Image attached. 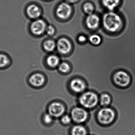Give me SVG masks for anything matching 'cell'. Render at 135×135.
Listing matches in <instances>:
<instances>
[{
    "label": "cell",
    "instance_id": "1",
    "mask_svg": "<svg viewBox=\"0 0 135 135\" xmlns=\"http://www.w3.org/2000/svg\"><path fill=\"white\" fill-rule=\"evenodd\" d=\"M104 27L109 31L115 32L119 30L122 25L121 17L112 11L106 13L103 16Z\"/></svg>",
    "mask_w": 135,
    "mask_h": 135
},
{
    "label": "cell",
    "instance_id": "2",
    "mask_svg": "<svg viewBox=\"0 0 135 135\" xmlns=\"http://www.w3.org/2000/svg\"><path fill=\"white\" fill-rule=\"evenodd\" d=\"M79 101L81 104L84 108H91L97 104L98 98L97 95L94 93L87 92L81 96Z\"/></svg>",
    "mask_w": 135,
    "mask_h": 135
},
{
    "label": "cell",
    "instance_id": "3",
    "mask_svg": "<svg viewBox=\"0 0 135 135\" xmlns=\"http://www.w3.org/2000/svg\"><path fill=\"white\" fill-rule=\"evenodd\" d=\"M73 123L76 124H81L84 123L88 118V113L82 108L75 107L71 111L70 114Z\"/></svg>",
    "mask_w": 135,
    "mask_h": 135
},
{
    "label": "cell",
    "instance_id": "4",
    "mask_svg": "<svg viewBox=\"0 0 135 135\" xmlns=\"http://www.w3.org/2000/svg\"><path fill=\"white\" fill-rule=\"evenodd\" d=\"M47 112L55 119H59L66 113V108L62 103L54 102L48 108Z\"/></svg>",
    "mask_w": 135,
    "mask_h": 135
},
{
    "label": "cell",
    "instance_id": "5",
    "mask_svg": "<svg viewBox=\"0 0 135 135\" xmlns=\"http://www.w3.org/2000/svg\"><path fill=\"white\" fill-rule=\"evenodd\" d=\"M115 116V113L111 109L105 108L100 110L98 112L97 117L101 123L108 124L113 121Z\"/></svg>",
    "mask_w": 135,
    "mask_h": 135
},
{
    "label": "cell",
    "instance_id": "6",
    "mask_svg": "<svg viewBox=\"0 0 135 135\" xmlns=\"http://www.w3.org/2000/svg\"><path fill=\"white\" fill-rule=\"evenodd\" d=\"M72 9L71 6L67 2L61 3L57 7L56 14L57 16L62 20L69 18L72 13Z\"/></svg>",
    "mask_w": 135,
    "mask_h": 135
},
{
    "label": "cell",
    "instance_id": "7",
    "mask_svg": "<svg viewBox=\"0 0 135 135\" xmlns=\"http://www.w3.org/2000/svg\"><path fill=\"white\" fill-rule=\"evenodd\" d=\"M114 81L117 84L121 86H125L129 84L130 81V77L126 72L120 71L115 74Z\"/></svg>",
    "mask_w": 135,
    "mask_h": 135
},
{
    "label": "cell",
    "instance_id": "8",
    "mask_svg": "<svg viewBox=\"0 0 135 135\" xmlns=\"http://www.w3.org/2000/svg\"><path fill=\"white\" fill-rule=\"evenodd\" d=\"M46 28V25L42 20H37L32 23L31 28L34 35H39L43 34Z\"/></svg>",
    "mask_w": 135,
    "mask_h": 135
},
{
    "label": "cell",
    "instance_id": "9",
    "mask_svg": "<svg viewBox=\"0 0 135 135\" xmlns=\"http://www.w3.org/2000/svg\"><path fill=\"white\" fill-rule=\"evenodd\" d=\"M57 48L60 53L66 54L70 51L71 48V44L67 39L63 38L58 41Z\"/></svg>",
    "mask_w": 135,
    "mask_h": 135
},
{
    "label": "cell",
    "instance_id": "10",
    "mask_svg": "<svg viewBox=\"0 0 135 135\" xmlns=\"http://www.w3.org/2000/svg\"><path fill=\"white\" fill-rule=\"evenodd\" d=\"M86 25L89 28L95 29L97 28L100 23V19L99 17L96 14H90L86 20Z\"/></svg>",
    "mask_w": 135,
    "mask_h": 135
},
{
    "label": "cell",
    "instance_id": "11",
    "mask_svg": "<svg viewBox=\"0 0 135 135\" xmlns=\"http://www.w3.org/2000/svg\"><path fill=\"white\" fill-rule=\"evenodd\" d=\"M27 14L32 19H36L40 16L41 10L40 8L35 4H31L27 8Z\"/></svg>",
    "mask_w": 135,
    "mask_h": 135
},
{
    "label": "cell",
    "instance_id": "12",
    "mask_svg": "<svg viewBox=\"0 0 135 135\" xmlns=\"http://www.w3.org/2000/svg\"><path fill=\"white\" fill-rule=\"evenodd\" d=\"M71 87L74 92L80 93L85 90V85L84 82L81 79H75L71 81Z\"/></svg>",
    "mask_w": 135,
    "mask_h": 135
},
{
    "label": "cell",
    "instance_id": "13",
    "mask_svg": "<svg viewBox=\"0 0 135 135\" xmlns=\"http://www.w3.org/2000/svg\"><path fill=\"white\" fill-rule=\"evenodd\" d=\"M69 135H86L85 128L80 124H75L72 126L69 131Z\"/></svg>",
    "mask_w": 135,
    "mask_h": 135
},
{
    "label": "cell",
    "instance_id": "14",
    "mask_svg": "<svg viewBox=\"0 0 135 135\" xmlns=\"http://www.w3.org/2000/svg\"><path fill=\"white\" fill-rule=\"evenodd\" d=\"M29 81L32 85L39 86L43 84L44 79L43 76L40 74H36L31 76Z\"/></svg>",
    "mask_w": 135,
    "mask_h": 135
},
{
    "label": "cell",
    "instance_id": "15",
    "mask_svg": "<svg viewBox=\"0 0 135 135\" xmlns=\"http://www.w3.org/2000/svg\"><path fill=\"white\" fill-rule=\"evenodd\" d=\"M103 5L107 9L113 11L119 5L120 0H102Z\"/></svg>",
    "mask_w": 135,
    "mask_h": 135
},
{
    "label": "cell",
    "instance_id": "16",
    "mask_svg": "<svg viewBox=\"0 0 135 135\" xmlns=\"http://www.w3.org/2000/svg\"><path fill=\"white\" fill-rule=\"evenodd\" d=\"M41 120L44 125L50 126L53 124L55 119L47 112L42 115Z\"/></svg>",
    "mask_w": 135,
    "mask_h": 135
},
{
    "label": "cell",
    "instance_id": "17",
    "mask_svg": "<svg viewBox=\"0 0 135 135\" xmlns=\"http://www.w3.org/2000/svg\"><path fill=\"white\" fill-rule=\"evenodd\" d=\"M59 119V122L63 126H69L71 124L73 123L72 119L70 114H65L62 116Z\"/></svg>",
    "mask_w": 135,
    "mask_h": 135
},
{
    "label": "cell",
    "instance_id": "18",
    "mask_svg": "<svg viewBox=\"0 0 135 135\" xmlns=\"http://www.w3.org/2000/svg\"><path fill=\"white\" fill-rule=\"evenodd\" d=\"M47 62L49 66L52 67H55L58 65L59 59L57 56L51 55L47 59Z\"/></svg>",
    "mask_w": 135,
    "mask_h": 135
},
{
    "label": "cell",
    "instance_id": "19",
    "mask_svg": "<svg viewBox=\"0 0 135 135\" xmlns=\"http://www.w3.org/2000/svg\"><path fill=\"white\" fill-rule=\"evenodd\" d=\"M83 9L85 13L90 15L93 13L94 10V6L90 2H86L83 5Z\"/></svg>",
    "mask_w": 135,
    "mask_h": 135
},
{
    "label": "cell",
    "instance_id": "20",
    "mask_svg": "<svg viewBox=\"0 0 135 135\" xmlns=\"http://www.w3.org/2000/svg\"><path fill=\"white\" fill-rule=\"evenodd\" d=\"M44 49L47 51H52L55 48V43L52 40H48L44 43Z\"/></svg>",
    "mask_w": 135,
    "mask_h": 135
},
{
    "label": "cell",
    "instance_id": "21",
    "mask_svg": "<svg viewBox=\"0 0 135 135\" xmlns=\"http://www.w3.org/2000/svg\"><path fill=\"white\" fill-rule=\"evenodd\" d=\"M111 102V98L108 94H104L101 97L100 102L101 105H108Z\"/></svg>",
    "mask_w": 135,
    "mask_h": 135
},
{
    "label": "cell",
    "instance_id": "22",
    "mask_svg": "<svg viewBox=\"0 0 135 135\" xmlns=\"http://www.w3.org/2000/svg\"><path fill=\"white\" fill-rule=\"evenodd\" d=\"M9 63V59L7 56L3 54H0V68L5 67Z\"/></svg>",
    "mask_w": 135,
    "mask_h": 135
},
{
    "label": "cell",
    "instance_id": "23",
    "mask_svg": "<svg viewBox=\"0 0 135 135\" xmlns=\"http://www.w3.org/2000/svg\"><path fill=\"white\" fill-rule=\"evenodd\" d=\"M90 41L93 44L95 45H98L101 42L100 37L97 35H94L90 36Z\"/></svg>",
    "mask_w": 135,
    "mask_h": 135
},
{
    "label": "cell",
    "instance_id": "24",
    "mask_svg": "<svg viewBox=\"0 0 135 135\" xmlns=\"http://www.w3.org/2000/svg\"><path fill=\"white\" fill-rule=\"evenodd\" d=\"M59 69L62 72L66 73L69 71V66L67 63L63 62L60 64L59 66Z\"/></svg>",
    "mask_w": 135,
    "mask_h": 135
},
{
    "label": "cell",
    "instance_id": "25",
    "mask_svg": "<svg viewBox=\"0 0 135 135\" xmlns=\"http://www.w3.org/2000/svg\"><path fill=\"white\" fill-rule=\"evenodd\" d=\"M46 30L47 33L49 35H52L54 32V29L52 26H49L46 27Z\"/></svg>",
    "mask_w": 135,
    "mask_h": 135
},
{
    "label": "cell",
    "instance_id": "26",
    "mask_svg": "<svg viewBox=\"0 0 135 135\" xmlns=\"http://www.w3.org/2000/svg\"><path fill=\"white\" fill-rule=\"evenodd\" d=\"M79 0H65L66 2L69 4H73L77 2Z\"/></svg>",
    "mask_w": 135,
    "mask_h": 135
},
{
    "label": "cell",
    "instance_id": "27",
    "mask_svg": "<svg viewBox=\"0 0 135 135\" xmlns=\"http://www.w3.org/2000/svg\"><path fill=\"white\" fill-rule=\"evenodd\" d=\"M86 38L83 36H81L78 38V40L81 42H84L86 41Z\"/></svg>",
    "mask_w": 135,
    "mask_h": 135
}]
</instances>
